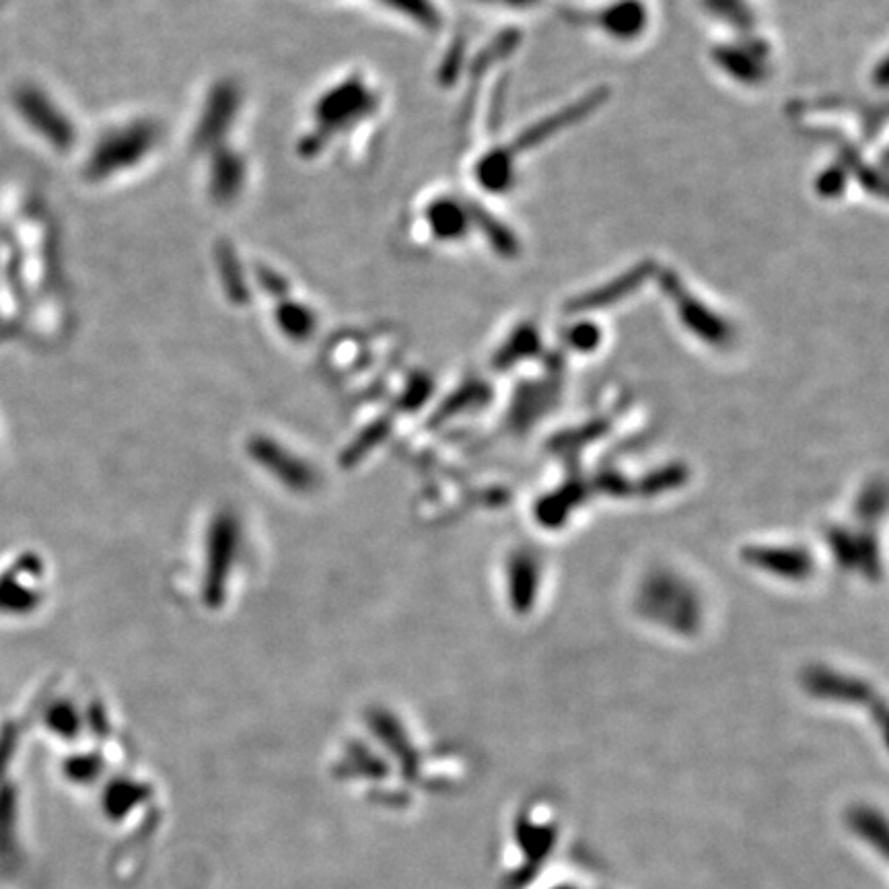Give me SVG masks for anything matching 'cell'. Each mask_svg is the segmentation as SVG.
Listing matches in <instances>:
<instances>
[{"mask_svg":"<svg viewBox=\"0 0 889 889\" xmlns=\"http://www.w3.org/2000/svg\"><path fill=\"white\" fill-rule=\"evenodd\" d=\"M13 822V795L9 789L0 791V848H5L11 838Z\"/></svg>","mask_w":889,"mask_h":889,"instance_id":"2","label":"cell"},{"mask_svg":"<svg viewBox=\"0 0 889 889\" xmlns=\"http://www.w3.org/2000/svg\"><path fill=\"white\" fill-rule=\"evenodd\" d=\"M153 142V130L147 126H130L124 130H118L116 136L108 138V142L103 145V151L97 153L95 159V167L112 171V169H122L126 167V163H134L136 159H140L145 155V151L151 147Z\"/></svg>","mask_w":889,"mask_h":889,"instance_id":"1","label":"cell"}]
</instances>
